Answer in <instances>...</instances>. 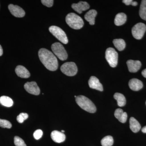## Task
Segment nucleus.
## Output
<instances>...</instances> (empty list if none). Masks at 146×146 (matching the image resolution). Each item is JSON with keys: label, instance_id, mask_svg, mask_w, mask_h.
Instances as JSON below:
<instances>
[{"label": "nucleus", "instance_id": "cd10ccee", "mask_svg": "<svg viewBox=\"0 0 146 146\" xmlns=\"http://www.w3.org/2000/svg\"><path fill=\"white\" fill-rule=\"evenodd\" d=\"M29 117V115L26 113H21L17 117V121L18 123H23L25 120Z\"/></svg>", "mask_w": 146, "mask_h": 146}, {"label": "nucleus", "instance_id": "423d86ee", "mask_svg": "<svg viewBox=\"0 0 146 146\" xmlns=\"http://www.w3.org/2000/svg\"><path fill=\"white\" fill-rule=\"evenodd\" d=\"M106 58L109 65L112 68L116 67L118 63V53L115 49L109 48L106 51Z\"/></svg>", "mask_w": 146, "mask_h": 146}, {"label": "nucleus", "instance_id": "0eeeda50", "mask_svg": "<svg viewBox=\"0 0 146 146\" xmlns=\"http://www.w3.org/2000/svg\"><path fill=\"white\" fill-rule=\"evenodd\" d=\"M60 70L66 75L73 76L76 74L78 68L74 62H66L61 66Z\"/></svg>", "mask_w": 146, "mask_h": 146}, {"label": "nucleus", "instance_id": "2eb2a0df", "mask_svg": "<svg viewBox=\"0 0 146 146\" xmlns=\"http://www.w3.org/2000/svg\"><path fill=\"white\" fill-rule=\"evenodd\" d=\"M51 137L53 141L56 143H61L65 140V134L58 131L54 130L51 133Z\"/></svg>", "mask_w": 146, "mask_h": 146}, {"label": "nucleus", "instance_id": "9b49d317", "mask_svg": "<svg viewBox=\"0 0 146 146\" xmlns=\"http://www.w3.org/2000/svg\"><path fill=\"white\" fill-rule=\"evenodd\" d=\"M127 64L129 71L131 73L138 72L141 67V63L139 60H127Z\"/></svg>", "mask_w": 146, "mask_h": 146}, {"label": "nucleus", "instance_id": "f8f14e48", "mask_svg": "<svg viewBox=\"0 0 146 146\" xmlns=\"http://www.w3.org/2000/svg\"><path fill=\"white\" fill-rule=\"evenodd\" d=\"M89 85L91 89H96L100 91H103V87L102 84L100 82L98 79L94 76H91L89 79Z\"/></svg>", "mask_w": 146, "mask_h": 146}, {"label": "nucleus", "instance_id": "c756f323", "mask_svg": "<svg viewBox=\"0 0 146 146\" xmlns=\"http://www.w3.org/2000/svg\"><path fill=\"white\" fill-rule=\"evenodd\" d=\"M42 3L47 7H50L53 5L54 1L53 0H42L41 1Z\"/></svg>", "mask_w": 146, "mask_h": 146}, {"label": "nucleus", "instance_id": "a211bd4d", "mask_svg": "<svg viewBox=\"0 0 146 146\" xmlns=\"http://www.w3.org/2000/svg\"><path fill=\"white\" fill-rule=\"evenodd\" d=\"M97 12L95 9L89 10L85 14L84 18L86 21L89 22L90 25H94L95 24V19L97 16Z\"/></svg>", "mask_w": 146, "mask_h": 146}, {"label": "nucleus", "instance_id": "7c9ffc66", "mask_svg": "<svg viewBox=\"0 0 146 146\" xmlns=\"http://www.w3.org/2000/svg\"><path fill=\"white\" fill-rule=\"evenodd\" d=\"M123 2L126 5H131L133 6H136L138 5V3L136 1H133L132 0H123Z\"/></svg>", "mask_w": 146, "mask_h": 146}, {"label": "nucleus", "instance_id": "f03ea898", "mask_svg": "<svg viewBox=\"0 0 146 146\" xmlns=\"http://www.w3.org/2000/svg\"><path fill=\"white\" fill-rule=\"evenodd\" d=\"M76 101L80 107L87 112L93 113L96 111V108L93 102L84 96H77Z\"/></svg>", "mask_w": 146, "mask_h": 146}, {"label": "nucleus", "instance_id": "6ab92c4d", "mask_svg": "<svg viewBox=\"0 0 146 146\" xmlns=\"http://www.w3.org/2000/svg\"><path fill=\"white\" fill-rule=\"evenodd\" d=\"M129 125L131 130L134 133L138 132L141 129V125L140 123L133 117L130 118L129 120Z\"/></svg>", "mask_w": 146, "mask_h": 146}, {"label": "nucleus", "instance_id": "ddd939ff", "mask_svg": "<svg viewBox=\"0 0 146 146\" xmlns=\"http://www.w3.org/2000/svg\"><path fill=\"white\" fill-rule=\"evenodd\" d=\"M72 7L74 10L80 14L84 11L89 9L90 6L89 4L86 2L80 1L78 3L73 4Z\"/></svg>", "mask_w": 146, "mask_h": 146}, {"label": "nucleus", "instance_id": "4468645a", "mask_svg": "<svg viewBox=\"0 0 146 146\" xmlns=\"http://www.w3.org/2000/svg\"><path fill=\"white\" fill-rule=\"evenodd\" d=\"M129 86L130 89L133 91H138L143 88V83L138 79L133 78L129 80Z\"/></svg>", "mask_w": 146, "mask_h": 146}, {"label": "nucleus", "instance_id": "c85d7f7f", "mask_svg": "<svg viewBox=\"0 0 146 146\" xmlns=\"http://www.w3.org/2000/svg\"><path fill=\"white\" fill-rule=\"evenodd\" d=\"M43 135V131L41 129H37L33 133V136L36 140H39L42 138Z\"/></svg>", "mask_w": 146, "mask_h": 146}, {"label": "nucleus", "instance_id": "412c9836", "mask_svg": "<svg viewBox=\"0 0 146 146\" xmlns=\"http://www.w3.org/2000/svg\"><path fill=\"white\" fill-rule=\"evenodd\" d=\"M114 98L117 102V104L120 107L124 106L126 103V100L124 96L120 93H115L114 96Z\"/></svg>", "mask_w": 146, "mask_h": 146}, {"label": "nucleus", "instance_id": "393cba45", "mask_svg": "<svg viewBox=\"0 0 146 146\" xmlns=\"http://www.w3.org/2000/svg\"><path fill=\"white\" fill-rule=\"evenodd\" d=\"M101 143L102 146H111L114 143V140L112 136H108L102 139Z\"/></svg>", "mask_w": 146, "mask_h": 146}, {"label": "nucleus", "instance_id": "6e6552de", "mask_svg": "<svg viewBox=\"0 0 146 146\" xmlns=\"http://www.w3.org/2000/svg\"><path fill=\"white\" fill-rule=\"evenodd\" d=\"M146 31L145 25L143 23H140L136 24L133 27L131 32L133 37L135 39L139 40L143 38Z\"/></svg>", "mask_w": 146, "mask_h": 146}, {"label": "nucleus", "instance_id": "c9c22d12", "mask_svg": "<svg viewBox=\"0 0 146 146\" xmlns=\"http://www.w3.org/2000/svg\"></svg>", "mask_w": 146, "mask_h": 146}, {"label": "nucleus", "instance_id": "f704fd0d", "mask_svg": "<svg viewBox=\"0 0 146 146\" xmlns=\"http://www.w3.org/2000/svg\"><path fill=\"white\" fill-rule=\"evenodd\" d=\"M65 132V131L64 130H62L61 131V132H62V133H63V132Z\"/></svg>", "mask_w": 146, "mask_h": 146}, {"label": "nucleus", "instance_id": "4be33fe9", "mask_svg": "<svg viewBox=\"0 0 146 146\" xmlns=\"http://www.w3.org/2000/svg\"><path fill=\"white\" fill-rule=\"evenodd\" d=\"M0 103L5 107H10L13 105V102L9 97L2 96L0 98Z\"/></svg>", "mask_w": 146, "mask_h": 146}, {"label": "nucleus", "instance_id": "39448f33", "mask_svg": "<svg viewBox=\"0 0 146 146\" xmlns=\"http://www.w3.org/2000/svg\"><path fill=\"white\" fill-rule=\"evenodd\" d=\"M49 30L58 40L64 44H67L68 40L67 35L65 32L59 27L56 26H52L50 27Z\"/></svg>", "mask_w": 146, "mask_h": 146}, {"label": "nucleus", "instance_id": "1a4fd4ad", "mask_svg": "<svg viewBox=\"0 0 146 146\" xmlns=\"http://www.w3.org/2000/svg\"><path fill=\"white\" fill-rule=\"evenodd\" d=\"M24 87L26 91L29 94L36 96H38L40 94V89L35 82H27L25 84Z\"/></svg>", "mask_w": 146, "mask_h": 146}, {"label": "nucleus", "instance_id": "dca6fc26", "mask_svg": "<svg viewBox=\"0 0 146 146\" xmlns=\"http://www.w3.org/2000/svg\"><path fill=\"white\" fill-rule=\"evenodd\" d=\"M15 72L16 74L22 78H28L30 76V74L24 66L22 65H18L17 66Z\"/></svg>", "mask_w": 146, "mask_h": 146}, {"label": "nucleus", "instance_id": "2f4dec72", "mask_svg": "<svg viewBox=\"0 0 146 146\" xmlns=\"http://www.w3.org/2000/svg\"><path fill=\"white\" fill-rule=\"evenodd\" d=\"M142 75L143 76H144V77L146 78V69H145V70H143L142 71Z\"/></svg>", "mask_w": 146, "mask_h": 146}, {"label": "nucleus", "instance_id": "5701e85b", "mask_svg": "<svg viewBox=\"0 0 146 146\" xmlns=\"http://www.w3.org/2000/svg\"><path fill=\"white\" fill-rule=\"evenodd\" d=\"M113 44L117 49L119 51H122L124 49L126 46L125 42L123 39H115L113 41Z\"/></svg>", "mask_w": 146, "mask_h": 146}, {"label": "nucleus", "instance_id": "f257e3e1", "mask_svg": "<svg viewBox=\"0 0 146 146\" xmlns=\"http://www.w3.org/2000/svg\"><path fill=\"white\" fill-rule=\"evenodd\" d=\"M38 56L41 62L48 70H56L58 68V61L54 54L49 50L41 48L38 52Z\"/></svg>", "mask_w": 146, "mask_h": 146}, {"label": "nucleus", "instance_id": "473e14b6", "mask_svg": "<svg viewBox=\"0 0 146 146\" xmlns=\"http://www.w3.org/2000/svg\"><path fill=\"white\" fill-rule=\"evenodd\" d=\"M3 54V50L1 46L0 45V56H1Z\"/></svg>", "mask_w": 146, "mask_h": 146}, {"label": "nucleus", "instance_id": "aec40b11", "mask_svg": "<svg viewBox=\"0 0 146 146\" xmlns=\"http://www.w3.org/2000/svg\"><path fill=\"white\" fill-rule=\"evenodd\" d=\"M126 21L127 16L125 13H120L116 15L114 22L116 25L119 26L125 23Z\"/></svg>", "mask_w": 146, "mask_h": 146}, {"label": "nucleus", "instance_id": "f3484780", "mask_svg": "<svg viewBox=\"0 0 146 146\" xmlns=\"http://www.w3.org/2000/svg\"><path fill=\"white\" fill-rule=\"evenodd\" d=\"M115 117L122 123H125L127 120V115L126 112H123V110L118 108L116 110L115 112Z\"/></svg>", "mask_w": 146, "mask_h": 146}, {"label": "nucleus", "instance_id": "b1692460", "mask_svg": "<svg viewBox=\"0 0 146 146\" xmlns=\"http://www.w3.org/2000/svg\"><path fill=\"white\" fill-rule=\"evenodd\" d=\"M139 15L142 19L146 21V0H143L141 2Z\"/></svg>", "mask_w": 146, "mask_h": 146}, {"label": "nucleus", "instance_id": "20e7f679", "mask_svg": "<svg viewBox=\"0 0 146 146\" xmlns=\"http://www.w3.org/2000/svg\"><path fill=\"white\" fill-rule=\"evenodd\" d=\"M53 52L60 60H65L68 58V55L63 45L58 42L54 43L51 46Z\"/></svg>", "mask_w": 146, "mask_h": 146}, {"label": "nucleus", "instance_id": "72a5a7b5", "mask_svg": "<svg viewBox=\"0 0 146 146\" xmlns=\"http://www.w3.org/2000/svg\"><path fill=\"white\" fill-rule=\"evenodd\" d=\"M142 131L144 133H146V126L143 128L142 129Z\"/></svg>", "mask_w": 146, "mask_h": 146}, {"label": "nucleus", "instance_id": "9d476101", "mask_svg": "<svg viewBox=\"0 0 146 146\" xmlns=\"http://www.w3.org/2000/svg\"><path fill=\"white\" fill-rule=\"evenodd\" d=\"M8 8L11 13L17 18L23 17L25 14V12L23 9L18 5L10 4L8 6Z\"/></svg>", "mask_w": 146, "mask_h": 146}, {"label": "nucleus", "instance_id": "7ed1b4c3", "mask_svg": "<svg viewBox=\"0 0 146 146\" xmlns=\"http://www.w3.org/2000/svg\"><path fill=\"white\" fill-rule=\"evenodd\" d=\"M65 20L68 25L74 29H80L84 25L82 18L74 13H69L66 16Z\"/></svg>", "mask_w": 146, "mask_h": 146}, {"label": "nucleus", "instance_id": "bb28decb", "mask_svg": "<svg viewBox=\"0 0 146 146\" xmlns=\"http://www.w3.org/2000/svg\"><path fill=\"white\" fill-rule=\"evenodd\" d=\"M0 127L3 128L10 129L12 127V125L11 123L7 120L0 119Z\"/></svg>", "mask_w": 146, "mask_h": 146}, {"label": "nucleus", "instance_id": "a878e982", "mask_svg": "<svg viewBox=\"0 0 146 146\" xmlns=\"http://www.w3.org/2000/svg\"><path fill=\"white\" fill-rule=\"evenodd\" d=\"M14 143L16 146H27L23 140L18 136L14 137Z\"/></svg>", "mask_w": 146, "mask_h": 146}]
</instances>
